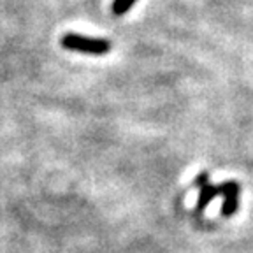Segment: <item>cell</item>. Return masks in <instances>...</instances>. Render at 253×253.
Segmentation results:
<instances>
[{"mask_svg": "<svg viewBox=\"0 0 253 253\" xmlns=\"http://www.w3.org/2000/svg\"><path fill=\"white\" fill-rule=\"evenodd\" d=\"M195 185L197 186H204V185H208V172H201L197 176V178H195Z\"/></svg>", "mask_w": 253, "mask_h": 253, "instance_id": "5b68a950", "label": "cell"}, {"mask_svg": "<svg viewBox=\"0 0 253 253\" xmlns=\"http://www.w3.org/2000/svg\"><path fill=\"white\" fill-rule=\"evenodd\" d=\"M220 194V188L216 186H211V185H204L201 188V195H199V201H197V211H202L206 206L210 204L216 195Z\"/></svg>", "mask_w": 253, "mask_h": 253, "instance_id": "3957f363", "label": "cell"}, {"mask_svg": "<svg viewBox=\"0 0 253 253\" xmlns=\"http://www.w3.org/2000/svg\"><path fill=\"white\" fill-rule=\"evenodd\" d=\"M62 47L69 49V51H79L100 56L111 51V42L107 39H95V37L79 36V34H65L62 37Z\"/></svg>", "mask_w": 253, "mask_h": 253, "instance_id": "6da1fadb", "label": "cell"}, {"mask_svg": "<svg viewBox=\"0 0 253 253\" xmlns=\"http://www.w3.org/2000/svg\"><path fill=\"white\" fill-rule=\"evenodd\" d=\"M134 4H135V0H115L113 5H111V11H113L115 16H123L130 11Z\"/></svg>", "mask_w": 253, "mask_h": 253, "instance_id": "277c9868", "label": "cell"}, {"mask_svg": "<svg viewBox=\"0 0 253 253\" xmlns=\"http://www.w3.org/2000/svg\"><path fill=\"white\" fill-rule=\"evenodd\" d=\"M220 194H223V204H221V214L223 216H232L239 208V194L241 186L237 181H227L220 186Z\"/></svg>", "mask_w": 253, "mask_h": 253, "instance_id": "7a4b0ae2", "label": "cell"}]
</instances>
